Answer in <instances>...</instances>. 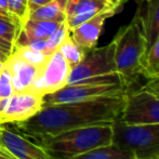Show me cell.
Wrapping results in <instances>:
<instances>
[{"mask_svg":"<svg viewBox=\"0 0 159 159\" xmlns=\"http://www.w3.org/2000/svg\"><path fill=\"white\" fill-rule=\"evenodd\" d=\"M0 143L17 159H52L43 147L7 124H0Z\"/></svg>","mask_w":159,"mask_h":159,"instance_id":"10","label":"cell"},{"mask_svg":"<svg viewBox=\"0 0 159 159\" xmlns=\"http://www.w3.org/2000/svg\"><path fill=\"white\" fill-rule=\"evenodd\" d=\"M3 66H4V62L0 61V71L2 70V68H3Z\"/></svg>","mask_w":159,"mask_h":159,"instance_id":"30","label":"cell"},{"mask_svg":"<svg viewBox=\"0 0 159 159\" xmlns=\"http://www.w3.org/2000/svg\"><path fill=\"white\" fill-rule=\"evenodd\" d=\"M43 96L32 91L14 92L0 98V124H15L30 119L43 107Z\"/></svg>","mask_w":159,"mask_h":159,"instance_id":"8","label":"cell"},{"mask_svg":"<svg viewBox=\"0 0 159 159\" xmlns=\"http://www.w3.org/2000/svg\"><path fill=\"white\" fill-rule=\"evenodd\" d=\"M21 27L10 16L0 14V46L11 54Z\"/></svg>","mask_w":159,"mask_h":159,"instance_id":"17","label":"cell"},{"mask_svg":"<svg viewBox=\"0 0 159 159\" xmlns=\"http://www.w3.org/2000/svg\"><path fill=\"white\" fill-rule=\"evenodd\" d=\"M143 1H145V0H143Z\"/></svg>","mask_w":159,"mask_h":159,"instance_id":"33","label":"cell"},{"mask_svg":"<svg viewBox=\"0 0 159 159\" xmlns=\"http://www.w3.org/2000/svg\"><path fill=\"white\" fill-rule=\"evenodd\" d=\"M143 76L147 80L159 79V35L145 55Z\"/></svg>","mask_w":159,"mask_h":159,"instance_id":"18","label":"cell"},{"mask_svg":"<svg viewBox=\"0 0 159 159\" xmlns=\"http://www.w3.org/2000/svg\"><path fill=\"white\" fill-rule=\"evenodd\" d=\"M53 1V0H28V9H30V13L32 11L38 9L39 7L43 6V4H47L49 2Z\"/></svg>","mask_w":159,"mask_h":159,"instance_id":"25","label":"cell"},{"mask_svg":"<svg viewBox=\"0 0 159 159\" xmlns=\"http://www.w3.org/2000/svg\"><path fill=\"white\" fill-rule=\"evenodd\" d=\"M0 14H1V15H7V16H9V15H8V13H7L6 11H3V10H2V9H0Z\"/></svg>","mask_w":159,"mask_h":159,"instance_id":"29","label":"cell"},{"mask_svg":"<svg viewBox=\"0 0 159 159\" xmlns=\"http://www.w3.org/2000/svg\"><path fill=\"white\" fill-rule=\"evenodd\" d=\"M143 88L145 90L149 91L151 93L155 94L159 98V79H153V80H147L145 84H143Z\"/></svg>","mask_w":159,"mask_h":159,"instance_id":"24","label":"cell"},{"mask_svg":"<svg viewBox=\"0 0 159 159\" xmlns=\"http://www.w3.org/2000/svg\"><path fill=\"white\" fill-rule=\"evenodd\" d=\"M4 66L8 67L12 75V86L14 92L28 91L35 82L42 67L30 64L16 55L11 53L8 60L4 62Z\"/></svg>","mask_w":159,"mask_h":159,"instance_id":"13","label":"cell"},{"mask_svg":"<svg viewBox=\"0 0 159 159\" xmlns=\"http://www.w3.org/2000/svg\"><path fill=\"white\" fill-rule=\"evenodd\" d=\"M125 96L126 93L43 106L30 119L11 125L33 141L78 128L113 126L120 118Z\"/></svg>","mask_w":159,"mask_h":159,"instance_id":"1","label":"cell"},{"mask_svg":"<svg viewBox=\"0 0 159 159\" xmlns=\"http://www.w3.org/2000/svg\"><path fill=\"white\" fill-rule=\"evenodd\" d=\"M73 159H135V157L128 148L111 143L87 152Z\"/></svg>","mask_w":159,"mask_h":159,"instance_id":"16","label":"cell"},{"mask_svg":"<svg viewBox=\"0 0 159 159\" xmlns=\"http://www.w3.org/2000/svg\"><path fill=\"white\" fill-rule=\"evenodd\" d=\"M118 73L115 63V43L111 40L108 44L88 51L77 65L70 68L67 84H77L89 78Z\"/></svg>","mask_w":159,"mask_h":159,"instance_id":"7","label":"cell"},{"mask_svg":"<svg viewBox=\"0 0 159 159\" xmlns=\"http://www.w3.org/2000/svg\"><path fill=\"white\" fill-rule=\"evenodd\" d=\"M0 146H1V143H0Z\"/></svg>","mask_w":159,"mask_h":159,"instance_id":"32","label":"cell"},{"mask_svg":"<svg viewBox=\"0 0 159 159\" xmlns=\"http://www.w3.org/2000/svg\"><path fill=\"white\" fill-rule=\"evenodd\" d=\"M126 2L127 0H66V23L71 30L103 11H121Z\"/></svg>","mask_w":159,"mask_h":159,"instance_id":"11","label":"cell"},{"mask_svg":"<svg viewBox=\"0 0 159 159\" xmlns=\"http://www.w3.org/2000/svg\"><path fill=\"white\" fill-rule=\"evenodd\" d=\"M70 68V65L57 49L47 60L28 91L43 96L64 88L67 84Z\"/></svg>","mask_w":159,"mask_h":159,"instance_id":"9","label":"cell"},{"mask_svg":"<svg viewBox=\"0 0 159 159\" xmlns=\"http://www.w3.org/2000/svg\"><path fill=\"white\" fill-rule=\"evenodd\" d=\"M9 55H10V53H9L8 51H6L1 46H0V61L6 62L7 60H8Z\"/></svg>","mask_w":159,"mask_h":159,"instance_id":"27","label":"cell"},{"mask_svg":"<svg viewBox=\"0 0 159 159\" xmlns=\"http://www.w3.org/2000/svg\"><path fill=\"white\" fill-rule=\"evenodd\" d=\"M115 63L128 91L134 90L139 77L143 76V63L147 52V41L139 10L129 24L122 26L113 39Z\"/></svg>","mask_w":159,"mask_h":159,"instance_id":"2","label":"cell"},{"mask_svg":"<svg viewBox=\"0 0 159 159\" xmlns=\"http://www.w3.org/2000/svg\"><path fill=\"white\" fill-rule=\"evenodd\" d=\"M0 9H2V10L7 12V0H0Z\"/></svg>","mask_w":159,"mask_h":159,"instance_id":"28","label":"cell"},{"mask_svg":"<svg viewBox=\"0 0 159 159\" xmlns=\"http://www.w3.org/2000/svg\"><path fill=\"white\" fill-rule=\"evenodd\" d=\"M152 159H159V156L158 157H155V158H152Z\"/></svg>","mask_w":159,"mask_h":159,"instance_id":"31","label":"cell"},{"mask_svg":"<svg viewBox=\"0 0 159 159\" xmlns=\"http://www.w3.org/2000/svg\"><path fill=\"white\" fill-rule=\"evenodd\" d=\"M127 87L120 74L114 73L66 84L64 88L43 95V106L63 103L81 102L127 93Z\"/></svg>","mask_w":159,"mask_h":159,"instance_id":"4","label":"cell"},{"mask_svg":"<svg viewBox=\"0 0 159 159\" xmlns=\"http://www.w3.org/2000/svg\"><path fill=\"white\" fill-rule=\"evenodd\" d=\"M66 0H53L47 4L39 7L30 13L28 19L41 21L65 22L66 21Z\"/></svg>","mask_w":159,"mask_h":159,"instance_id":"15","label":"cell"},{"mask_svg":"<svg viewBox=\"0 0 159 159\" xmlns=\"http://www.w3.org/2000/svg\"><path fill=\"white\" fill-rule=\"evenodd\" d=\"M113 126L78 128L34 141L52 159H73L79 155L113 143Z\"/></svg>","mask_w":159,"mask_h":159,"instance_id":"3","label":"cell"},{"mask_svg":"<svg viewBox=\"0 0 159 159\" xmlns=\"http://www.w3.org/2000/svg\"><path fill=\"white\" fill-rule=\"evenodd\" d=\"M7 12L22 28L30 16L28 0H7Z\"/></svg>","mask_w":159,"mask_h":159,"instance_id":"20","label":"cell"},{"mask_svg":"<svg viewBox=\"0 0 159 159\" xmlns=\"http://www.w3.org/2000/svg\"><path fill=\"white\" fill-rule=\"evenodd\" d=\"M119 120L127 125H159V98L143 87L128 91Z\"/></svg>","mask_w":159,"mask_h":159,"instance_id":"6","label":"cell"},{"mask_svg":"<svg viewBox=\"0 0 159 159\" xmlns=\"http://www.w3.org/2000/svg\"><path fill=\"white\" fill-rule=\"evenodd\" d=\"M12 52L15 53L16 55H19V57H22L23 60H25L26 62L36 65V66H38V67L43 66L44 63L47 62V60L49 59L48 55H46L44 53L40 52V51L33 50V49H30V48H26V47L14 49Z\"/></svg>","mask_w":159,"mask_h":159,"instance_id":"21","label":"cell"},{"mask_svg":"<svg viewBox=\"0 0 159 159\" xmlns=\"http://www.w3.org/2000/svg\"><path fill=\"white\" fill-rule=\"evenodd\" d=\"M113 131V143L128 148L135 159L159 156V125H127L118 119Z\"/></svg>","mask_w":159,"mask_h":159,"instance_id":"5","label":"cell"},{"mask_svg":"<svg viewBox=\"0 0 159 159\" xmlns=\"http://www.w3.org/2000/svg\"><path fill=\"white\" fill-rule=\"evenodd\" d=\"M120 11L118 10H107L98 13L88 21L84 22L77 27L69 30V35L74 41L80 46L86 52L92 50L96 47L100 35L104 27L105 21L109 17L114 16Z\"/></svg>","mask_w":159,"mask_h":159,"instance_id":"12","label":"cell"},{"mask_svg":"<svg viewBox=\"0 0 159 159\" xmlns=\"http://www.w3.org/2000/svg\"><path fill=\"white\" fill-rule=\"evenodd\" d=\"M69 33V28H68V25H67L66 21L63 22L61 24L59 28L57 30L53 35H51L50 37L47 39V48H46V52L44 54L50 57L55 50H57L60 47V44L63 42V40L65 39L67 35Z\"/></svg>","mask_w":159,"mask_h":159,"instance_id":"22","label":"cell"},{"mask_svg":"<svg viewBox=\"0 0 159 159\" xmlns=\"http://www.w3.org/2000/svg\"><path fill=\"white\" fill-rule=\"evenodd\" d=\"M141 17L148 50L159 35V0H145L144 12L141 11Z\"/></svg>","mask_w":159,"mask_h":159,"instance_id":"14","label":"cell"},{"mask_svg":"<svg viewBox=\"0 0 159 159\" xmlns=\"http://www.w3.org/2000/svg\"><path fill=\"white\" fill-rule=\"evenodd\" d=\"M14 93L12 86V75L8 67L3 66L0 71V98H8Z\"/></svg>","mask_w":159,"mask_h":159,"instance_id":"23","label":"cell"},{"mask_svg":"<svg viewBox=\"0 0 159 159\" xmlns=\"http://www.w3.org/2000/svg\"><path fill=\"white\" fill-rule=\"evenodd\" d=\"M59 51L61 52V54L64 57V59L67 61V63L70 65V67H74L75 65H77L81 61L86 55V51L81 48L80 46H78L74 39L70 37V35H68L65 37L61 44L59 47Z\"/></svg>","mask_w":159,"mask_h":159,"instance_id":"19","label":"cell"},{"mask_svg":"<svg viewBox=\"0 0 159 159\" xmlns=\"http://www.w3.org/2000/svg\"><path fill=\"white\" fill-rule=\"evenodd\" d=\"M0 159H17L12 155L10 152L7 151L4 147L0 146Z\"/></svg>","mask_w":159,"mask_h":159,"instance_id":"26","label":"cell"}]
</instances>
